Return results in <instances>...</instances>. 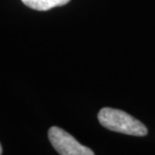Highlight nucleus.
Listing matches in <instances>:
<instances>
[{"label":"nucleus","instance_id":"nucleus-1","mask_svg":"<svg viewBox=\"0 0 155 155\" xmlns=\"http://www.w3.org/2000/svg\"><path fill=\"white\" fill-rule=\"evenodd\" d=\"M98 120L108 130L132 136H145L148 133L147 127L125 111L110 107H104L98 112Z\"/></svg>","mask_w":155,"mask_h":155},{"label":"nucleus","instance_id":"nucleus-4","mask_svg":"<svg viewBox=\"0 0 155 155\" xmlns=\"http://www.w3.org/2000/svg\"><path fill=\"white\" fill-rule=\"evenodd\" d=\"M2 154V147H1V144H0V155Z\"/></svg>","mask_w":155,"mask_h":155},{"label":"nucleus","instance_id":"nucleus-3","mask_svg":"<svg viewBox=\"0 0 155 155\" xmlns=\"http://www.w3.org/2000/svg\"><path fill=\"white\" fill-rule=\"evenodd\" d=\"M27 7L38 11H47L58 6L65 5L70 0H21Z\"/></svg>","mask_w":155,"mask_h":155},{"label":"nucleus","instance_id":"nucleus-2","mask_svg":"<svg viewBox=\"0 0 155 155\" xmlns=\"http://www.w3.org/2000/svg\"><path fill=\"white\" fill-rule=\"evenodd\" d=\"M48 138L53 148L60 155H95L90 148L79 143L71 134L60 127L49 128Z\"/></svg>","mask_w":155,"mask_h":155}]
</instances>
